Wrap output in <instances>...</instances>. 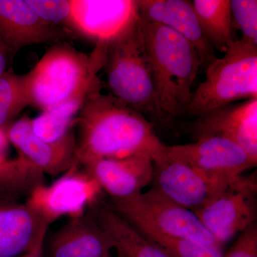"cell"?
<instances>
[{"label":"cell","instance_id":"obj_2","mask_svg":"<svg viewBox=\"0 0 257 257\" xmlns=\"http://www.w3.org/2000/svg\"><path fill=\"white\" fill-rule=\"evenodd\" d=\"M140 24L153 77L157 116H175L188 106L201 61L192 45L177 32L140 18Z\"/></svg>","mask_w":257,"mask_h":257},{"label":"cell","instance_id":"obj_12","mask_svg":"<svg viewBox=\"0 0 257 257\" xmlns=\"http://www.w3.org/2000/svg\"><path fill=\"white\" fill-rule=\"evenodd\" d=\"M7 135L18 150L19 157L43 175H60L76 162L77 140L74 132L60 141L49 143L34 133L31 119L23 117L7 128Z\"/></svg>","mask_w":257,"mask_h":257},{"label":"cell","instance_id":"obj_24","mask_svg":"<svg viewBox=\"0 0 257 257\" xmlns=\"http://www.w3.org/2000/svg\"><path fill=\"white\" fill-rule=\"evenodd\" d=\"M230 10L235 29L241 40L257 46L256 0H230Z\"/></svg>","mask_w":257,"mask_h":257},{"label":"cell","instance_id":"obj_4","mask_svg":"<svg viewBox=\"0 0 257 257\" xmlns=\"http://www.w3.org/2000/svg\"><path fill=\"white\" fill-rule=\"evenodd\" d=\"M205 69L206 78L192 93L185 111L197 116L257 98V46L238 39Z\"/></svg>","mask_w":257,"mask_h":257},{"label":"cell","instance_id":"obj_27","mask_svg":"<svg viewBox=\"0 0 257 257\" xmlns=\"http://www.w3.org/2000/svg\"><path fill=\"white\" fill-rule=\"evenodd\" d=\"M7 130L0 128V175L9 164L10 160L7 157L8 144H9Z\"/></svg>","mask_w":257,"mask_h":257},{"label":"cell","instance_id":"obj_13","mask_svg":"<svg viewBox=\"0 0 257 257\" xmlns=\"http://www.w3.org/2000/svg\"><path fill=\"white\" fill-rule=\"evenodd\" d=\"M81 167L112 199H126L143 192L152 184L155 173V162L143 155L101 159Z\"/></svg>","mask_w":257,"mask_h":257},{"label":"cell","instance_id":"obj_8","mask_svg":"<svg viewBox=\"0 0 257 257\" xmlns=\"http://www.w3.org/2000/svg\"><path fill=\"white\" fill-rule=\"evenodd\" d=\"M256 190L253 176H241L194 212L221 246L256 223Z\"/></svg>","mask_w":257,"mask_h":257},{"label":"cell","instance_id":"obj_22","mask_svg":"<svg viewBox=\"0 0 257 257\" xmlns=\"http://www.w3.org/2000/svg\"><path fill=\"white\" fill-rule=\"evenodd\" d=\"M27 106L23 76L8 69L0 76V128L9 127Z\"/></svg>","mask_w":257,"mask_h":257},{"label":"cell","instance_id":"obj_18","mask_svg":"<svg viewBox=\"0 0 257 257\" xmlns=\"http://www.w3.org/2000/svg\"><path fill=\"white\" fill-rule=\"evenodd\" d=\"M49 225L33 209L0 203V257H20L45 242Z\"/></svg>","mask_w":257,"mask_h":257},{"label":"cell","instance_id":"obj_26","mask_svg":"<svg viewBox=\"0 0 257 257\" xmlns=\"http://www.w3.org/2000/svg\"><path fill=\"white\" fill-rule=\"evenodd\" d=\"M224 257H257L256 223L242 232Z\"/></svg>","mask_w":257,"mask_h":257},{"label":"cell","instance_id":"obj_28","mask_svg":"<svg viewBox=\"0 0 257 257\" xmlns=\"http://www.w3.org/2000/svg\"><path fill=\"white\" fill-rule=\"evenodd\" d=\"M14 54L0 38V76L8 71V65Z\"/></svg>","mask_w":257,"mask_h":257},{"label":"cell","instance_id":"obj_25","mask_svg":"<svg viewBox=\"0 0 257 257\" xmlns=\"http://www.w3.org/2000/svg\"><path fill=\"white\" fill-rule=\"evenodd\" d=\"M27 2L42 20L59 28L65 27L66 30L69 32L71 0H27Z\"/></svg>","mask_w":257,"mask_h":257},{"label":"cell","instance_id":"obj_21","mask_svg":"<svg viewBox=\"0 0 257 257\" xmlns=\"http://www.w3.org/2000/svg\"><path fill=\"white\" fill-rule=\"evenodd\" d=\"M86 98L74 99L31 119L32 130L42 140L55 143L63 140L73 131L77 117Z\"/></svg>","mask_w":257,"mask_h":257},{"label":"cell","instance_id":"obj_5","mask_svg":"<svg viewBox=\"0 0 257 257\" xmlns=\"http://www.w3.org/2000/svg\"><path fill=\"white\" fill-rule=\"evenodd\" d=\"M102 68L111 95L135 110L157 116L155 85L140 19L106 45Z\"/></svg>","mask_w":257,"mask_h":257},{"label":"cell","instance_id":"obj_1","mask_svg":"<svg viewBox=\"0 0 257 257\" xmlns=\"http://www.w3.org/2000/svg\"><path fill=\"white\" fill-rule=\"evenodd\" d=\"M79 139L75 162L82 166L101 159H119L143 155L155 165L168 160L167 146L157 136L143 113L111 94L101 92L96 79L77 117Z\"/></svg>","mask_w":257,"mask_h":257},{"label":"cell","instance_id":"obj_20","mask_svg":"<svg viewBox=\"0 0 257 257\" xmlns=\"http://www.w3.org/2000/svg\"><path fill=\"white\" fill-rule=\"evenodd\" d=\"M193 8L204 35L214 50L224 53L238 40L230 0H194Z\"/></svg>","mask_w":257,"mask_h":257},{"label":"cell","instance_id":"obj_6","mask_svg":"<svg viewBox=\"0 0 257 257\" xmlns=\"http://www.w3.org/2000/svg\"><path fill=\"white\" fill-rule=\"evenodd\" d=\"M111 199V209L140 232H155L222 247L194 211L172 202L155 187L126 199Z\"/></svg>","mask_w":257,"mask_h":257},{"label":"cell","instance_id":"obj_29","mask_svg":"<svg viewBox=\"0 0 257 257\" xmlns=\"http://www.w3.org/2000/svg\"><path fill=\"white\" fill-rule=\"evenodd\" d=\"M44 245L45 242L40 243L36 247L34 248L32 251L25 253L20 257H45V251H44Z\"/></svg>","mask_w":257,"mask_h":257},{"label":"cell","instance_id":"obj_23","mask_svg":"<svg viewBox=\"0 0 257 257\" xmlns=\"http://www.w3.org/2000/svg\"><path fill=\"white\" fill-rule=\"evenodd\" d=\"M142 234L173 257H224L222 247L219 246H208L192 240L171 237L155 232Z\"/></svg>","mask_w":257,"mask_h":257},{"label":"cell","instance_id":"obj_14","mask_svg":"<svg viewBox=\"0 0 257 257\" xmlns=\"http://www.w3.org/2000/svg\"><path fill=\"white\" fill-rule=\"evenodd\" d=\"M198 117L194 128L196 138L227 139L257 161V98L229 104Z\"/></svg>","mask_w":257,"mask_h":257},{"label":"cell","instance_id":"obj_15","mask_svg":"<svg viewBox=\"0 0 257 257\" xmlns=\"http://www.w3.org/2000/svg\"><path fill=\"white\" fill-rule=\"evenodd\" d=\"M69 32L42 20L27 0H0V38L13 54L30 45L58 41Z\"/></svg>","mask_w":257,"mask_h":257},{"label":"cell","instance_id":"obj_9","mask_svg":"<svg viewBox=\"0 0 257 257\" xmlns=\"http://www.w3.org/2000/svg\"><path fill=\"white\" fill-rule=\"evenodd\" d=\"M140 19L138 1L71 0L69 32L107 45L124 33Z\"/></svg>","mask_w":257,"mask_h":257},{"label":"cell","instance_id":"obj_17","mask_svg":"<svg viewBox=\"0 0 257 257\" xmlns=\"http://www.w3.org/2000/svg\"><path fill=\"white\" fill-rule=\"evenodd\" d=\"M111 238L89 209L54 233L45 257H111Z\"/></svg>","mask_w":257,"mask_h":257},{"label":"cell","instance_id":"obj_3","mask_svg":"<svg viewBox=\"0 0 257 257\" xmlns=\"http://www.w3.org/2000/svg\"><path fill=\"white\" fill-rule=\"evenodd\" d=\"M105 45H96L90 55L69 45H56L23 76L28 106L46 111L87 97L102 68Z\"/></svg>","mask_w":257,"mask_h":257},{"label":"cell","instance_id":"obj_7","mask_svg":"<svg viewBox=\"0 0 257 257\" xmlns=\"http://www.w3.org/2000/svg\"><path fill=\"white\" fill-rule=\"evenodd\" d=\"M99 184L77 162L51 185L40 184L29 194L26 204L47 224L69 216L84 215L101 199Z\"/></svg>","mask_w":257,"mask_h":257},{"label":"cell","instance_id":"obj_19","mask_svg":"<svg viewBox=\"0 0 257 257\" xmlns=\"http://www.w3.org/2000/svg\"><path fill=\"white\" fill-rule=\"evenodd\" d=\"M89 209L111 238L118 257H173L126 222L101 199Z\"/></svg>","mask_w":257,"mask_h":257},{"label":"cell","instance_id":"obj_10","mask_svg":"<svg viewBox=\"0 0 257 257\" xmlns=\"http://www.w3.org/2000/svg\"><path fill=\"white\" fill-rule=\"evenodd\" d=\"M235 181L209 175L168 159L164 163L155 165L152 184L172 202L195 212Z\"/></svg>","mask_w":257,"mask_h":257},{"label":"cell","instance_id":"obj_16","mask_svg":"<svg viewBox=\"0 0 257 257\" xmlns=\"http://www.w3.org/2000/svg\"><path fill=\"white\" fill-rule=\"evenodd\" d=\"M138 5L140 19L164 25L186 39L197 52L202 68L217 58L201 28L192 2L139 0Z\"/></svg>","mask_w":257,"mask_h":257},{"label":"cell","instance_id":"obj_11","mask_svg":"<svg viewBox=\"0 0 257 257\" xmlns=\"http://www.w3.org/2000/svg\"><path fill=\"white\" fill-rule=\"evenodd\" d=\"M167 158L231 181L257 163L239 145L220 137H202L194 143L167 146Z\"/></svg>","mask_w":257,"mask_h":257}]
</instances>
